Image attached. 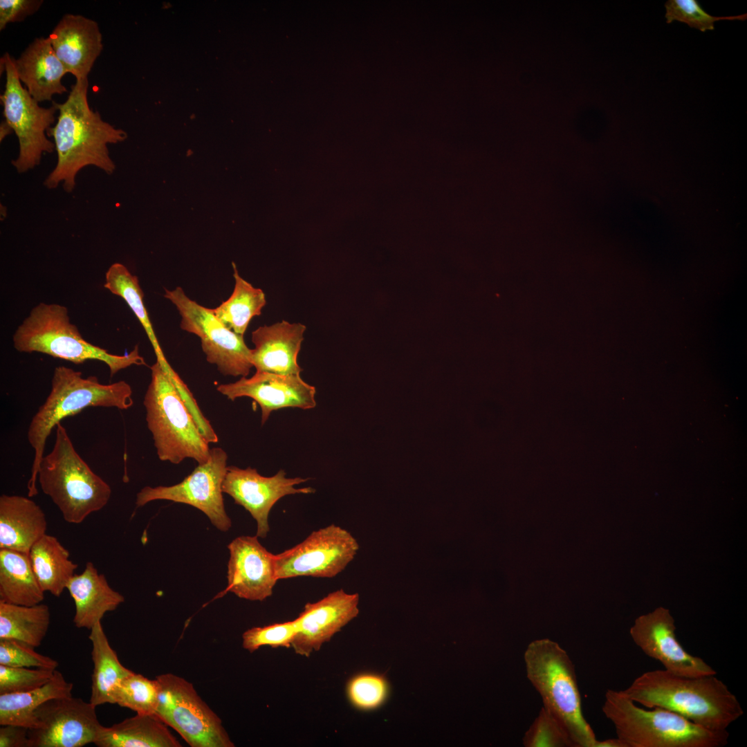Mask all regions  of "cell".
Masks as SVG:
<instances>
[{
  "mask_svg": "<svg viewBox=\"0 0 747 747\" xmlns=\"http://www.w3.org/2000/svg\"><path fill=\"white\" fill-rule=\"evenodd\" d=\"M88 88V78L76 81L66 101L56 102L57 121L47 136L53 138L57 160L44 182L48 189L62 185L66 192H72L77 173L87 166L98 167L108 175L116 169L108 145L124 141L127 133L91 109Z\"/></svg>",
  "mask_w": 747,
  "mask_h": 747,
  "instance_id": "6da1fadb",
  "label": "cell"
},
{
  "mask_svg": "<svg viewBox=\"0 0 747 747\" xmlns=\"http://www.w3.org/2000/svg\"><path fill=\"white\" fill-rule=\"evenodd\" d=\"M716 675L688 677L665 670H651L622 692L645 708H662L705 728L725 731L744 710L736 696Z\"/></svg>",
  "mask_w": 747,
  "mask_h": 747,
  "instance_id": "7a4b0ae2",
  "label": "cell"
},
{
  "mask_svg": "<svg viewBox=\"0 0 747 747\" xmlns=\"http://www.w3.org/2000/svg\"><path fill=\"white\" fill-rule=\"evenodd\" d=\"M133 404L131 386L124 380L102 384L93 376L84 378L81 371L59 366L55 368L50 391L31 419L28 441L34 449L28 496L37 495L36 486L40 463L44 456L46 440L52 430L66 417L89 407L127 409Z\"/></svg>",
  "mask_w": 747,
  "mask_h": 747,
  "instance_id": "3957f363",
  "label": "cell"
},
{
  "mask_svg": "<svg viewBox=\"0 0 747 747\" xmlns=\"http://www.w3.org/2000/svg\"><path fill=\"white\" fill-rule=\"evenodd\" d=\"M625 747H722L729 732L705 728L668 710L638 706L622 692L607 690L602 708Z\"/></svg>",
  "mask_w": 747,
  "mask_h": 747,
  "instance_id": "277c9868",
  "label": "cell"
},
{
  "mask_svg": "<svg viewBox=\"0 0 747 747\" xmlns=\"http://www.w3.org/2000/svg\"><path fill=\"white\" fill-rule=\"evenodd\" d=\"M526 676L543 707L567 730L575 747H595L596 735L585 719L575 666L567 652L549 638L531 642L524 654Z\"/></svg>",
  "mask_w": 747,
  "mask_h": 747,
  "instance_id": "5b68a950",
  "label": "cell"
},
{
  "mask_svg": "<svg viewBox=\"0 0 747 747\" xmlns=\"http://www.w3.org/2000/svg\"><path fill=\"white\" fill-rule=\"evenodd\" d=\"M55 428L53 448L42 458L37 480L64 519L80 524L108 504L111 489L79 455L61 423Z\"/></svg>",
  "mask_w": 747,
  "mask_h": 747,
  "instance_id": "8992f818",
  "label": "cell"
},
{
  "mask_svg": "<svg viewBox=\"0 0 747 747\" xmlns=\"http://www.w3.org/2000/svg\"><path fill=\"white\" fill-rule=\"evenodd\" d=\"M12 342L21 353H42L77 365L91 360L103 362L111 377L131 365H147L138 345L127 354L116 355L87 342L71 322L67 308L58 304L35 306L16 329Z\"/></svg>",
  "mask_w": 747,
  "mask_h": 747,
  "instance_id": "52a82bcc",
  "label": "cell"
},
{
  "mask_svg": "<svg viewBox=\"0 0 747 747\" xmlns=\"http://www.w3.org/2000/svg\"><path fill=\"white\" fill-rule=\"evenodd\" d=\"M151 381L143 404L146 422L160 461L178 464L185 459L205 462L209 443L158 362L150 367Z\"/></svg>",
  "mask_w": 747,
  "mask_h": 747,
  "instance_id": "ba28073f",
  "label": "cell"
},
{
  "mask_svg": "<svg viewBox=\"0 0 747 747\" xmlns=\"http://www.w3.org/2000/svg\"><path fill=\"white\" fill-rule=\"evenodd\" d=\"M1 71L6 72L5 89L0 96L5 120L15 133L19 154L12 165L19 174L39 165L44 153L55 150L47 131L55 120V102L48 108L40 107L19 80L13 57L8 53L1 58Z\"/></svg>",
  "mask_w": 747,
  "mask_h": 747,
  "instance_id": "9c48e42d",
  "label": "cell"
},
{
  "mask_svg": "<svg viewBox=\"0 0 747 747\" xmlns=\"http://www.w3.org/2000/svg\"><path fill=\"white\" fill-rule=\"evenodd\" d=\"M156 679L159 695L155 714L190 746H234L219 717L191 683L171 673L160 674Z\"/></svg>",
  "mask_w": 747,
  "mask_h": 747,
  "instance_id": "30bf717a",
  "label": "cell"
},
{
  "mask_svg": "<svg viewBox=\"0 0 747 747\" xmlns=\"http://www.w3.org/2000/svg\"><path fill=\"white\" fill-rule=\"evenodd\" d=\"M164 297L178 310L181 329L201 339L208 362L215 365L223 376L246 377L250 374L253 367L252 351L243 336L228 329L212 309L191 299L181 287L165 289Z\"/></svg>",
  "mask_w": 747,
  "mask_h": 747,
  "instance_id": "8fae6325",
  "label": "cell"
},
{
  "mask_svg": "<svg viewBox=\"0 0 747 747\" xmlns=\"http://www.w3.org/2000/svg\"><path fill=\"white\" fill-rule=\"evenodd\" d=\"M226 452L221 448L210 449L208 459L181 482L171 486H145L136 495V508L155 500H169L190 505L204 513L221 531L232 526L223 503L222 485L227 471Z\"/></svg>",
  "mask_w": 747,
  "mask_h": 747,
  "instance_id": "7c38bea8",
  "label": "cell"
},
{
  "mask_svg": "<svg viewBox=\"0 0 747 747\" xmlns=\"http://www.w3.org/2000/svg\"><path fill=\"white\" fill-rule=\"evenodd\" d=\"M356 539L335 524L312 532L303 542L275 555L279 580L300 576L333 578L342 572L358 550Z\"/></svg>",
  "mask_w": 747,
  "mask_h": 747,
  "instance_id": "4fadbf2b",
  "label": "cell"
},
{
  "mask_svg": "<svg viewBox=\"0 0 747 747\" xmlns=\"http://www.w3.org/2000/svg\"><path fill=\"white\" fill-rule=\"evenodd\" d=\"M94 706L72 696L50 699L35 714L28 747H82L93 743L102 727Z\"/></svg>",
  "mask_w": 747,
  "mask_h": 747,
  "instance_id": "5bb4252c",
  "label": "cell"
},
{
  "mask_svg": "<svg viewBox=\"0 0 747 747\" xmlns=\"http://www.w3.org/2000/svg\"><path fill=\"white\" fill-rule=\"evenodd\" d=\"M670 610L659 607L638 616L629 629L634 643L647 656L660 662L676 675L697 677L717 674L701 658L688 653L679 642Z\"/></svg>",
  "mask_w": 747,
  "mask_h": 747,
  "instance_id": "9a60e30c",
  "label": "cell"
},
{
  "mask_svg": "<svg viewBox=\"0 0 747 747\" xmlns=\"http://www.w3.org/2000/svg\"><path fill=\"white\" fill-rule=\"evenodd\" d=\"M308 480V478H288L283 470L272 477H264L256 469L250 467L241 469L231 465L227 467L222 491L250 513L257 522L256 535L265 538L270 531L269 513L278 500L289 495L315 492V490L311 487L295 488Z\"/></svg>",
  "mask_w": 747,
  "mask_h": 747,
  "instance_id": "2e32d148",
  "label": "cell"
},
{
  "mask_svg": "<svg viewBox=\"0 0 747 747\" xmlns=\"http://www.w3.org/2000/svg\"><path fill=\"white\" fill-rule=\"evenodd\" d=\"M216 389L231 400L240 397L253 399L261 407L262 425L275 410L290 407L309 409L316 406L315 387L299 375L256 371L250 378L241 377L234 382L219 385Z\"/></svg>",
  "mask_w": 747,
  "mask_h": 747,
  "instance_id": "e0dca14e",
  "label": "cell"
},
{
  "mask_svg": "<svg viewBox=\"0 0 747 747\" xmlns=\"http://www.w3.org/2000/svg\"><path fill=\"white\" fill-rule=\"evenodd\" d=\"M228 586L241 598L262 601L270 597L278 579L275 555L264 548L256 536H240L228 546Z\"/></svg>",
  "mask_w": 747,
  "mask_h": 747,
  "instance_id": "ac0fdd59",
  "label": "cell"
},
{
  "mask_svg": "<svg viewBox=\"0 0 747 747\" xmlns=\"http://www.w3.org/2000/svg\"><path fill=\"white\" fill-rule=\"evenodd\" d=\"M358 593H347L339 589L322 599L307 603L295 620L297 633L291 646L301 656H309L318 651L359 612Z\"/></svg>",
  "mask_w": 747,
  "mask_h": 747,
  "instance_id": "d6986e66",
  "label": "cell"
},
{
  "mask_svg": "<svg viewBox=\"0 0 747 747\" xmlns=\"http://www.w3.org/2000/svg\"><path fill=\"white\" fill-rule=\"evenodd\" d=\"M48 37L56 55L76 81L88 78L103 49L98 23L80 15L66 14Z\"/></svg>",
  "mask_w": 747,
  "mask_h": 747,
  "instance_id": "ffe728a7",
  "label": "cell"
},
{
  "mask_svg": "<svg viewBox=\"0 0 747 747\" xmlns=\"http://www.w3.org/2000/svg\"><path fill=\"white\" fill-rule=\"evenodd\" d=\"M306 326L285 320L259 326L252 332V362L257 371L283 375H299L297 355Z\"/></svg>",
  "mask_w": 747,
  "mask_h": 747,
  "instance_id": "44dd1931",
  "label": "cell"
},
{
  "mask_svg": "<svg viewBox=\"0 0 747 747\" xmlns=\"http://www.w3.org/2000/svg\"><path fill=\"white\" fill-rule=\"evenodd\" d=\"M13 62L19 80L38 102L50 101L53 95L67 92L62 80L68 72L48 37L35 39Z\"/></svg>",
  "mask_w": 747,
  "mask_h": 747,
  "instance_id": "7402d4cb",
  "label": "cell"
},
{
  "mask_svg": "<svg viewBox=\"0 0 747 747\" xmlns=\"http://www.w3.org/2000/svg\"><path fill=\"white\" fill-rule=\"evenodd\" d=\"M75 604L73 623L77 628L91 629L101 622L106 613L116 610L124 598L113 589L104 574L99 573L91 562L80 574H75L67 584Z\"/></svg>",
  "mask_w": 747,
  "mask_h": 747,
  "instance_id": "603a6c76",
  "label": "cell"
},
{
  "mask_svg": "<svg viewBox=\"0 0 747 747\" xmlns=\"http://www.w3.org/2000/svg\"><path fill=\"white\" fill-rule=\"evenodd\" d=\"M47 521L29 497H0V548L28 554L32 546L46 533Z\"/></svg>",
  "mask_w": 747,
  "mask_h": 747,
  "instance_id": "cb8c5ba5",
  "label": "cell"
},
{
  "mask_svg": "<svg viewBox=\"0 0 747 747\" xmlns=\"http://www.w3.org/2000/svg\"><path fill=\"white\" fill-rule=\"evenodd\" d=\"M167 725L155 713L136 714L111 726H102L94 744L98 747H180Z\"/></svg>",
  "mask_w": 747,
  "mask_h": 747,
  "instance_id": "d4e9b609",
  "label": "cell"
},
{
  "mask_svg": "<svg viewBox=\"0 0 747 747\" xmlns=\"http://www.w3.org/2000/svg\"><path fill=\"white\" fill-rule=\"evenodd\" d=\"M29 560L42 589L59 597L78 565L58 539L46 533L30 548Z\"/></svg>",
  "mask_w": 747,
  "mask_h": 747,
  "instance_id": "484cf974",
  "label": "cell"
},
{
  "mask_svg": "<svg viewBox=\"0 0 747 747\" xmlns=\"http://www.w3.org/2000/svg\"><path fill=\"white\" fill-rule=\"evenodd\" d=\"M90 631L89 638L92 645L93 670L89 702L95 707L104 703L113 704L116 688L133 671L120 663L109 644L101 622L95 624Z\"/></svg>",
  "mask_w": 747,
  "mask_h": 747,
  "instance_id": "4316f807",
  "label": "cell"
},
{
  "mask_svg": "<svg viewBox=\"0 0 747 747\" xmlns=\"http://www.w3.org/2000/svg\"><path fill=\"white\" fill-rule=\"evenodd\" d=\"M44 591L33 571L28 554L0 548V600L31 606L41 603Z\"/></svg>",
  "mask_w": 747,
  "mask_h": 747,
  "instance_id": "83f0119b",
  "label": "cell"
},
{
  "mask_svg": "<svg viewBox=\"0 0 747 747\" xmlns=\"http://www.w3.org/2000/svg\"><path fill=\"white\" fill-rule=\"evenodd\" d=\"M73 683L55 670L52 679L32 690L0 694V725L13 724L28 729L34 727L35 714L46 701L72 696Z\"/></svg>",
  "mask_w": 747,
  "mask_h": 747,
  "instance_id": "f1b7e54d",
  "label": "cell"
},
{
  "mask_svg": "<svg viewBox=\"0 0 747 747\" xmlns=\"http://www.w3.org/2000/svg\"><path fill=\"white\" fill-rule=\"evenodd\" d=\"M50 617L48 606L42 602L26 606L0 600V639L37 647L48 632Z\"/></svg>",
  "mask_w": 747,
  "mask_h": 747,
  "instance_id": "f546056e",
  "label": "cell"
},
{
  "mask_svg": "<svg viewBox=\"0 0 747 747\" xmlns=\"http://www.w3.org/2000/svg\"><path fill=\"white\" fill-rule=\"evenodd\" d=\"M104 287L127 302L145 329L154 350L156 362L165 373L170 372L173 368L167 362L155 334L144 305V294L138 277L132 275L123 264L115 263L106 272Z\"/></svg>",
  "mask_w": 747,
  "mask_h": 747,
  "instance_id": "4dcf8cb0",
  "label": "cell"
},
{
  "mask_svg": "<svg viewBox=\"0 0 747 747\" xmlns=\"http://www.w3.org/2000/svg\"><path fill=\"white\" fill-rule=\"evenodd\" d=\"M234 287L230 297L212 309L215 316L229 329L243 336L250 320L261 314L266 305L264 291L254 287L239 274L232 263Z\"/></svg>",
  "mask_w": 747,
  "mask_h": 747,
  "instance_id": "1f68e13d",
  "label": "cell"
},
{
  "mask_svg": "<svg viewBox=\"0 0 747 747\" xmlns=\"http://www.w3.org/2000/svg\"><path fill=\"white\" fill-rule=\"evenodd\" d=\"M159 684L135 672L124 678L116 688L113 701L136 714L156 712L158 702Z\"/></svg>",
  "mask_w": 747,
  "mask_h": 747,
  "instance_id": "d6a6232c",
  "label": "cell"
},
{
  "mask_svg": "<svg viewBox=\"0 0 747 747\" xmlns=\"http://www.w3.org/2000/svg\"><path fill=\"white\" fill-rule=\"evenodd\" d=\"M522 743L526 747H575L563 724L543 706L525 732Z\"/></svg>",
  "mask_w": 747,
  "mask_h": 747,
  "instance_id": "836d02e7",
  "label": "cell"
},
{
  "mask_svg": "<svg viewBox=\"0 0 747 747\" xmlns=\"http://www.w3.org/2000/svg\"><path fill=\"white\" fill-rule=\"evenodd\" d=\"M387 679L375 673H362L352 678L347 686V694L351 703L362 710L380 707L389 694Z\"/></svg>",
  "mask_w": 747,
  "mask_h": 747,
  "instance_id": "e575fe53",
  "label": "cell"
},
{
  "mask_svg": "<svg viewBox=\"0 0 747 747\" xmlns=\"http://www.w3.org/2000/svg\"><path fill=\"white\" fill-rule=\"evenodd\" d=\"M666 22L674 21L686 24L701 32L713 30L714 23L721 20H746V14L730 17H715L705 11L697 0H669L665 3Z\"/></svg>",
  "mask_w": 747,
  "mask_h": 747,
  "instance_id": "d590c367",
  "label": "cell"
},
{
  "mask_svg": "<svg viewBox=\"0 0 747 747\" xmlns=\"http://www.w3.org/2000/svg\"><path fill=\"white\" fill-rule=\"evenodd\" d=\"M297 633L295 620L252 627L242 635V645L253 652L262 646L289 647Z\"/></svg>",
  "mask_w": 747,
  "mask_h": 747,
  "instance_id": "8d00e7d4",
  "label": "cell"
},
{
  "mask_svg": "<svg viewBox=\"0 0 747 747\" xmlns=\"http://www.w3.org/2000/svg\"><path fill=\"white\" fill-rule=\"evenodd\" d=\"M0 665L55 670L57 661L37 652L35 647L11 639H0Z\"/></svg>",
  "mask_w": 747,
  "mask_h": 747,
  "instance_id": "74e56055",
  "label": "cell"
},
{
  "mask_svg": "<svg viewBox=\"0 0 747 747\" xmlns=\"http://www.w3.org/2000/svg\"><path fill=\"white\" fill-rule=\"evenodd\" d=\"M54 672L0 665V694L22 692L39 688L52 679Z\"/></svg>",
  "mask_w": 747,
  "mask_h": 747,
  "instance_id": "f35d334b",
  "label": "cell"
},
{
  "mask_svg": "<svg viewBox=\"0 0 747 747\" xmlns=\"http://www.w3.org/2000/svg\"><path fill=\"white\" fill-rule=\"evenodd\" d=\"M42 3V0H1L0 30L9 23L24 20L36 12Z\"/></svg>",
  "mask_w": 747,
  "mask_h": 747,
  "instance_id": "ab89813d",
  "label": "cell"
},
{
  "mask_svg": "<svg viewBox=\"0 0 747 747\" xmlns=\"http://www.w3.org/2000/svg\"><path fill=\"white\" fill-rule=\"evenodd\" d=\"M29 729L7 724L0 727V747H28Z\"/></svg>",
  "mask_w": 747,
  "mask_h": 747,
  "instance_id": "60d3db41",
  "label": "cell"
},
{
  "mask_svg": "<svg viewBox=\"0 0 747 747\" xmlns=\"http://www.w3.org/2000/svg\"><path fill=\"white\" fill-rule=\"evenodd\" d=\"M595 747H625V746L620 739L616 737L603 741L597 740Z\"/></svg>",
  "mask_w": 747,
  "mask_h": 747,
  "instance_id": "b9f144b4",
  "label": "cell"
},
{
  "mask_svg": "<svg viewBox=\"0 0 747 747\" xmlns=\"http://www.w3.org/2000/svg\"><path fill=\"white\" fill-rule=\"evenodd\" d=\"M12 131L10 126L7 123L6 120H3L0 125V140L2 141L6 136L9 135Z\"/></svg>",
  "mask_w": 747,
  "mask_h": 747,
  "instance_id": "7bdbcfd3",
  "label": "cell"
}]
</instances>
